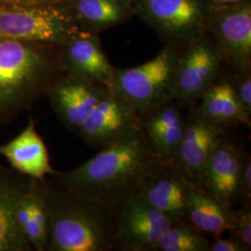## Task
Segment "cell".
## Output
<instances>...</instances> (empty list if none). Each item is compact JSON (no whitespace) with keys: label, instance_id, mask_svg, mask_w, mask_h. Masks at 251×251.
I'll list each match as a JSON object with an SVG mask.
<instances>
[{"label":"cell","instance_id":"1","mask_svg":"<svg viewBox=\"0 0 251 251\" xmlns=\"http://www.w3.org/2000/svg\"><path fill=\"white\" fill-rule=\"evenodd\" d=\"M163 163L152 152L141 124L80 166L50 177L54 187L89 196L117 213L126 200L139 196Z\"/></svg>","mask_w":251,"mask_h":251},{"label":"cell","instance_id":"2","mask_svg":"<svg viewBox=\"0 0 251 251\" xmlns=\"http://www.w3.org/2000/svg\"><path fill=\"white\" fill-rule=\"evenodd\" d=\"M49 222L48 251L116 250L117 213L98 200L39 180Z\"/></svg>","mask_w":251,"mask_h":251},{"label":"cell","instance_id":"3","mask_svg":"<svg viewBox=\"0 0 251 251\" xmlns=\"http://www.w3.org/2000/svg\"><path fill=\"white\" fill-rule=\"evenodd\" d=\"M63 74L60 46L0 37V123L47 96Z\"/></svg>","mask_w":251,"mask_h":251},{"label":"cell","instance_id":"4","mask_svg":"<svg viewBox=\"0 0 251 251\" xmlns=\"http://www.w3.org/2000/svg\"><path fill=\"white\" fill-rule=\"evenodd\" d=\"M182 46L166 43L150 61L129 68L115 67L111 90L143 117L175 99Z\"/></svg>","mask_w":251,"mask_h":251},{"label":"cell","instance_id":"5","mask_svg":"<svg viewBox=\"0 0 251 251\" xmlns=\"http://www.w3.org/2000/svg\"><path fill=\"white\" fill-rule=\"evenodd\" d=\"M82 31L67 3L0 4V37L62 46Z\"/></svg>","mask_w":251,"mask_h":251},{"label":"cell","instance_id":"6","mask_svg":"<svg viewBox=\"0 0 251 251\" xmlns=\"http://www.w3.org/2000/svg\"><path fill=\"white\" fill-rule=\"evenodd\" d=\"M211 9L208 0H135V16L165 43L182 47L206 34Z\"/></svg>","mask_w":251,"mask_h":251},{"label":"cell","instance_id":"7","mask_svg":"<svg viewBox=\"0 0 251 251\" xmlns=\"http://www.w3.org/2000/svg\"><path fill=\"white\" fill-rule=\"evenodd\" d=\"M206 34L213 40L225 67L230 71L251 69V0L212 6Z\"/></svg>","mask_w":251,"mask_h":251},{"label":"cell","instance_id":"8","mask_svg":"<svg viewBox=\"0 0 251 251\" xmlns=\"http://www.w3.org/2000/svg\"><path fill=\"white\" fill-rule=\"evenodd\" d=\"M224 67L222 56L206 33L185 46L177 74L176 103L181 107L198 102L221 75Z\"/></svg>","mask_w":251,"mask_h":251},{"label":"cell","instance_id":"9","mask_svg":"<svg viewBox=\"0 0 251 251\" xmlns=\"http://www.w3.org/2000/svg\"><path fill=\"white\" fill-rule=\"evenodd\" d=\"M174 222L143 197L126 200L117 211L116 249L157 251L158 244Z\"/></svg>","mask_w":251,"mask_h":251},{"label":"cell","instance_id":"10","mask_svg":"<svg viewBox=\"0 0 251 251\" xmlns=\"http://www.w3.org/2000/svg\"><path fill=\"white\" fill-rule=\"evenodd\" d=\"M225 127L206 117L200 109L190 113L173 164L191 182L200 186L206 163L226 135Z\"/></svg>","mask_w":251,"mask_h":251},{"label":"cell","instance_id":"11","mask_svg":"<svg viewBox=\"0 0 251 251\" xmlns=\"http://www.w3.org/2000/svg\"><path fill=\"white\" fill-rule=\"evenodd\" d=\"M142 124V117L112 90L100 99L76 134L91 147L101 149L130 128Z\"/></svg>","mask_w":251,"mask_h":251},{"label":"cell","instance_id":"12","mask_svg":"<svg viewBox=\"0 0 251 251\" xmlns=\"http://www.w3.org/2000/svg\"><path fill=\"white\" fill-rule=\"evenodd\" d=\"M109 90L99 84L63 74L52 84L47 96L59 120L66 128L76 133Z\"/></svg>","mask_w":251,"mask_h":251},{"label":"cell","instance_id":"13","mask_svg":"<svg viewBox=\"0 0 251 251\" xmlns=\"http://www.w3.org/2000/svg\"><path fill=\"white\" fill-rule=\"evenodd\" d=\"M60 53L64 75L111 90L115 67L104 53L99 35L82 32L68 43L60 46Z\"/></svg>","mask_w":251,"mask_h":251},{"label":"cell","instance_id":"14","mask_svg":"<svg viewBox=\"0 0 251 251\" xmlns=\"http://www.w3.org/2000/svg\"><path fill=\"white\" fill-rule=\"evenodd\" d=\"M246 154L225 137L216 145L206 163L200 187L233 205L238 200V185Z\"/></svg>","mask_w":251,"mask_h":251},{"label":"cell","instance_id":"15","mask_svg":"<svg viewBox=\"0 0 251 251\" xmlns=\"http://www.w3.org/2000/svg\"><path fill=\"white\" fill-rule=\"evenodd\" d=\"M189 181L175 164L163 163L145 181L139 196L174 223L188 222L186 193Z\"/></svg>","mask_w":251,"mask_h":251},{"label":"cell","instance_id":"16","mask_svg":"<svg viewBox=\"0 0 251 251\" xmlns=\"http://www.w3.org/2000/svg\"><path fill=\"white\" fill-rule=\"evenodd\" d=\"M0 155L9 162L13 171L32 179L45 180L48 176L58 173L50 164L47 146L32 117L15 138L0 144Z\"/></svg>","mask_w":251,"mask_h":251},{"label":"cell","instance_id":"17","mask_svg":"<svg viewBox=\"0 0 251 251\" xmlns=\"http://www.w3.org/2000/svg\"><path fill=\"white\" fill-rule=\"evenodd\" d=\"M179 106L175 100L142 117V127L153 154L165 163H173L184 129Z\"/></svg>","mask_w":251,"mask_h":251},{"label":"cell","instance_id":"18","mask_svg":"<svg viewBox=\"0 0 251 251\" xmlns=\"http://www.w3.org/2000/svg\"><path fill=\"white\" fill-rule=\"evenodd\" d=\"M232 206L206 190L189 181L186 193V214L191 225L213 237L233 228Z\"/></svg>","mask_w":251,"mask_h":251},{"label":"cell","instance_id":"19","mask_svg":"<svg viewBox=\"0 0 251 251\" xmlns=\"http://www.w3.org/2000/svg\"><path fill=\"white\" fill-rule=\"evenodd\" d=\"M82 32L96 34L127 23L135 16V0H68Z\"/></svg>","mask_w":251,"mask_h":251},{"label":"cell","instance_id":"20","mask_svg":"<svg viewBox=\"0 0 251 251\" xmlns=\"http://www.w3.org/2000/svg\"><path fill=\"white\" fill-rule=\"evenodd\" d=\"M201 100V112L217 123L225 126L234 124L251 126V116L243 107L233 84L223 75V73L206 90Z\"/></svg>","mask_w":251,"mask_h":251},{"label":"cell","instance_id":"21","mask_svg":"<svg viewBox=\"0 0 251 251\" xmlns=\"http://www.w3.org/2000/svg\"><path fill=\"white\" fill-rule=\"evenodd\" d=\"M21 175L0 165V251H33L19 232L12 216V198Z\"/></svg>","mask_w":251,"mask_h":251},{"label":"cell","instance_id":"22","mask_svg":"<svg viewBox=\"0 0 251 251\" xmlns=\"http://www.w3.org/2000/svg\"><path fill=\"white\" fill-rule=\"evenodd\" d=\"M210 241L205 233L188 222L174 223L164 233L159 251H208Z\"/></svg>","mask_w":251,"mask_h":251},{"label":"cell","instance_id":"23","mask_svg":"<svg viewBox=\"0 0 251 251\" xmlns=\"http://www.w3.org/2000/svg\"><path fill=\"white\" fill-rule=\"evenodd\" d=\"M232 77H228L233 84L235 93L243 107L251 116V69L230 71Z\"/></svg>","mask_w":251,"mask_h":251},{"label":"cell","instance_id":"24","mask_svg":"<svg viewBox=\"0 0 251 251\" xmlns=\"http://www.w3.org/2000/svg\"><path fill=\"white\" fill-rule=\"evenodd\" d=\"M230 232L233 236L251 247V204H245L239 210L233 211V228Z\"/></svg>","mask_w":251,"mask_h":251},{"label":"cell","instance_id":"25","mask_svg":"<svg viewBox=\"0 0 251 251\" xmlns=\"http://www.w3.org/2000/svg\"><path fill=\"white\" fill-rule=\"evenodd\" d=\"M238 200L245 204L251 202V158L250 154H246L238 185Z\"/></svg>","mask_w":251,"mask_h":251},{"label":"cell","instance_id":"26","mask_svg":"<svg viewBox=\"0 0 251 251\" xmlns=\"http://www.w3.org/2000/svg\"><path fill=\"white\" fill-rule=\"evenodd\" d=\"M251 247L242 242L235 236L223 238L222 235L214 237V241L209 243L208 251H251Z\"/></svg>","mask_w":251,"mask_h":251},{"label":"cell","instance_id":"27","mask_svg":"<svg viewBox=\"0 0 251 251\" xmlns=\"http://www.w3.org/2000/svg\"><path fill=\"white\" fill-rule=\"evenodd\" d=\"M68 0H0V4L8 5H23V6H35V5H48V4H60L65 3Z\"/></svg>","mask_w":251,"mask_h":251},{"label":"cell","instance_id":"28","mask_svg":"<svg viewBox=\"0 0 251 251\" xmlns=\"http://www.w3.org/2000/svg\"><path fill=\"white\" fill-rule=\"evenodd\" d=\"M208 1L212 4V6H229V5L241 4L250 0H208Z\"/></svg>","mask_w":251,"mask_h":251}]
</instances>
